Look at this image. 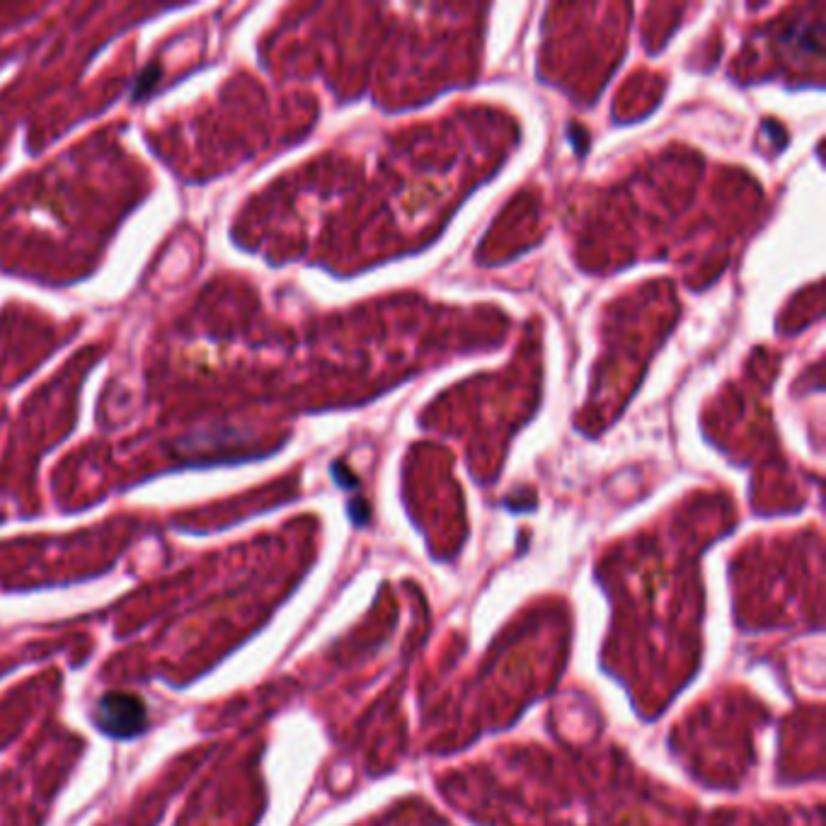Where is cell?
Wrapping results in <instances>:
<instances>
[{
    "instance_id": "1",
    "label": "cell",
    "mask_w": 826,
    "mask_h": 826,
    "mask_svg": "<svg viewBox=\"0 0 826 826\" xmlns=\"http://www.w3.org/2000/svg\"><path fill=\"white\" fill-rule=\"evenodd\" d=\"M93 720L97 732H102L105 737L129 742V739L141 737L148 730L151 715H148V705L141 696L126 691H112L105 693L97 701Z\"/></svg>"
},
{
    "instance_id": "2",
    "label": "cell",
    "mask_w": 826,
    "mask_h": 826,
    "mask_svg": "<svg viewBox=\"0 0 826 826\" xmlns=\"http://www.w3.org/2000/svg\"><path fill=\"white\" fill-rule=\"evenodd\" d=\"M160 73H163V71H160L158 63H148V66L143 68V71L139 73V78H136L134 93H131V97H134L136 102L146 100V97L153 93V88H156V85H158Z\"/></svg>"
}]
</instances>
